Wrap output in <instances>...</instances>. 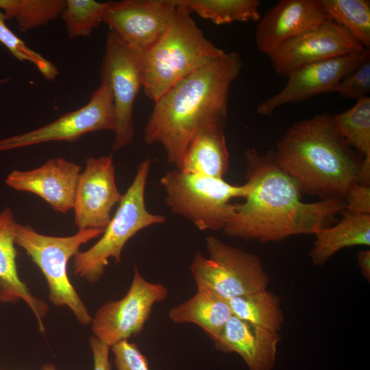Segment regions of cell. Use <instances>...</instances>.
Returning <instances> with one entry per match:
<instances>
[{
  "instance_id": "obj_18",
  "label": "cell",
  "mask_w": 370,
  "mask_h": 370,
  "mask_svg": "<svg viewBox=\"0 0 370 370\" xmlns=\"http://www.w3.org/2000/svg\"><path fill=\"white\" fill-rule=\"evenodd\" d=\"M280 332H271L232 315L214 341L219 351L238 354L249 370H273Z\"/></svg>"
},
{
  "instance_id": "obj_27",
  "label": "cell",
  "mask_w": 370,
  "mask_h": 370,
  "mask_svg": "<svg viewBox=\"0 0 370 370\" xmlns=\"http://www.w3.org/2000/svg\"><path fill=\"white\" fill-rule=\"evenodd\" d=\"M338 132L362 157L370 156V97L357 100L349 110L333 116Z\"/></svg>"
},
{
  "instance_id": "obj_23",
  "label": "cell",
  "mask_w": 370,
  "mask_h": 370,
  "mask_svg": "<svg viewBox=\"0 0 370 370\" xmlns=\"http://www.w3.org/2000/svg\"><path fill=\"white\" fill-rule=\"evenodd\" d=\"M232 315L261 328L280 332L284 316L279 297L268 289L228 299Z\"/></svg>"
},
{
  "instance_id": "obj_17",
  "label": "cell",
  "mask_w": 370,
  "mask_h": 370,
  "mask_svg": "<svg viewBox=\"0 0 370 370\" xmlns=\"http://www.w3.org/2000/svg\"><path fill=\"white\" fill-rule=\"evenodd\" d=\"M82 166L62 158H54L29 171H12L6 184L18 191L36 195L56 212L66 213L73 208Z\"/></svg>"
},
{
  "instance_id": "obj_26",
  "label": "cell",
  "mask_w": 370,
  "mask_h": 370,
  "mask_svg": "<svg viewBox=\"0 0 370 370\" xmlns=\"http://www.w3.org/2000/svg\"><path fill=\"white\" fill-rule=\"evenodd\" d=\"M65 5L66 0H4L1 10L6 19H14L19 29L25 32L47 25L60 16Z\"/></svg>"
},
{
  "instance_id": "obj_5",
  "label": "cell",
  "mask_w": 370,
  "mask_h": 370,
  "mask_svg": "<svg viewBox=\"0 0 370 370\" xmlns=\"http://www.w3.org/2000/svg\"><path fill=\"white\" fill-rule=\"evenodd\" d=\"M151 161H142L134 178L123 194L114 216L104 229L101 237L90 248L73 256L75 274L89 282L99 281L104 273L109 259L119 263L127 242L140 230L163 223L166 217L150 212L145 204V188Z\"/></svg>"
},
{
  "instance_id": "obj_2",
  "label": "cell",
  "mask_w": 370,
  "mask_h": 370,
  "mask_svg": "<svg viewBox=\"0 0 370 370\" xmlns=\"http://www.w3.org/2000/svg\"><path fill=\"white\" fill-rule=\"evenodd\" d=\"M242 66L238 53L226 52L175 84L154 102L144 130L145 143L161 145L168 163L178 168L199 131L225 126L230 86Z\"/></svg>"
},
{
  "instance_id": "obj_35",
  "label": "cell",
  "mask_w": 370,
  "mask_h": 370,
  "mask_svg": "<svg viewBox=\"0 0 370 370\" xmlns=\"http://www.w3.org/2000/svg\"><path fill=\"white\" fill-rule=\"evenodd\" d=\"M42 370H56V369L52 364L47 363L42 366Z\"/></svg>"
},
{
  "instance_id": "obj_10",
  "label": "cell",
  "mask_w": 370,
  "mask_h": 370,
  "mask_svg": "<svg viewBox=\"0 0 370 370\" xmlns=\"http://www.w3.org/2000/svg\"><path fill=\"white\" fill-rule=\"evenodd\" d=\"M100 76L101 82L109 85L113 95L116 128L112 151H117L134 140V107L142 77L138 54L112 31L106 35Z\"/></svg>"
},
{
  "instance_id": "obj_7",
  "label": "cell",
  "mask_w": 370,
  "mask_h": 370,
  "mask_svg": "<svg viewBox=\"0 0 370 370\" xmlns=\"http://www.w3.org/2000/svg\"><path fill=\"white\" fill-rule=\"evenodd\" d=\"M104 230H79L69 236H53L40 234L29 225L16 223L15 243L38 266L47 282L49 299L56 306H67L78 321L91 323L92 317L68 276L67 266L71 258L83 244L101 236Z\"/></svg>"
},
{
  "instance_id": "obj_24",
  "label": "cell",
  "mask_w": 370,
  "mask_h": 370,
  "mask_svg": "<svg viewBox=\"0 0 370 370\" xmlns=\"http://www.w3.org/2000/svg\"><path fill=\"white\" fill-rule=\"evenodd\" d=\"M191 14L217 25L260 19L259 0H176Z\"/></svg>"
},
{
  "instance_id": "obj_8",
  "label": "cell",
  "mask_w": 370,
  "mask_h": 370,
  "mask_svg": "<svg viewBox=\"0 0 370 370\" xmlns=\"http://www.w3.org/2000/svg\"><path fill=\"white\" fill-rule=\"evenodd\" d=\"M205 241L208 258L196 251L190 266L197 288L210 290L227 300L267 289L269 277L259 257L214 236Z\"/></svg>"
},
{
  "instance_id": "obj_29",
  "label": "cell",
  "mask_w": 370,
  "mask_h": 370,
  "mask_svg": "<svg viewBox=\"0 0 370 370\" xmlns=\"http://www.w3.org/2000/svg\"><path fill=\"white\" fill-rule=\"evenodd\" d=\"M6 17L0 10V42L11 54L20 61H27L34 64L44 77L53 81L59 74L58 68L51 61L37 51L29 47L23 40L16 36L6 25Z\"/></svg>"
},
{
  "instance_id": "obj_19",
  "label": "cell",
  "mask_w": 370,
  "mask_h": 370,
  "mask_svg": "<svg viewBox=\"0 0 370 370\" xmlns=\"http://www.w3.org/2000/svg\"><path fill=\"white\" fill-rule=\"evenodd\" d=\"M14 212L5 208L0 212V303L14 304L22 299L34 314L39 330H45L43 318L48 312L47 303L35 297L20 278L16 266Z\"/></svg>"
},
{
  "instance_id": "obj_34",
  "label": "cell",
  "mask_w": 370,
  "mask_h": 370,
  "mask_svg": "<svg viewBox=\"0 0 370 370\" xmlns=\"http://www.w3.org/2000/svg\"><path fill=\"white\" fill-rule=\"evenodd\" d=\"M357 262L364 278L370 281V249L362 250L357 253Z\"/></svg>"
},
{
  "instance_id": "obj_11",
  "label": "cell",
  "mask_w": 370,
  "mask_h": 370,
  "mask_svg": "<svg viewBox=\"0 0 370 370\" xmlns=\"http://www.w3.org/2000/svg\"><path fill=\"white\" fill-rule=\"evenodd\" d=\"M116 128V113L109 85L101 82L88 103L54 121L28 132L0 140V151L52 141L75 142L87 133Z\"/></svg>"
},
{
  "instance_id": "obj_22",
  "label": "cell",
  "mask_w": 370,
  "mask_h": 370,
  "mask_svg": "<svg viewBox=\"0 0 370 370\" xmlns=\"http://www.w3.org/2000/svg\"><path fill=\"white\" fill-rule=\"evenodd\" d=\"M232 316L228 300L206 288H197L191 298L169 312V317L173 323L195 324L213 341Z\"/></svg>"
},
{
  "instance_id": "obj_4",
  "label": "cell",
  "mask_w": 370,
  "mask_h": 370,
  "mask_svg": "<svg viewBox=\"0 0 370 370\" xmlns=\"http://www.w3.org/2000/svg\"><path fill=\"white\" fill-rule=\"evenodd\" d=\"M175 2L176 12L163 37L149 51L136 53L142 88L153 102L182 79L226 53L205 36L184 6Z\"/></svg>"
},
{
  "instance_id": "obj_16",
  "label": "cell",
  "mask_w": 370,
  "mask_h": 370,
  "mask_svg": "<svg viewBox=\"0 0 370 370\" xmlns=\"http://www.w3.org/2000/svg\"><path fill=\"white\" fill-rule=\"evenodd\" d=\"M328 20L321 0H281L259 20L255 34L257 49L268 55Z\"/></svg>"
},
{
  "instance_id": "obj_31",
  "label": "cell",
  "mask_w": 370,
  "mask_h": 370,
  "mask_svg": "<svg viewBox=\"0 0 370 370\" xmlns=\"http://www.w3.org/2000/svg\"><path fill=\"white\" fill-rule=\"evenodd\" d=\"M117 370H150L148 360L136 344L124 340L111 347Z\"/></svg>"
},
{
  "instance_id": "obj_15",
  "label": "cell",
  "mask_w": 370,
  "mask_h": 370,
  "mask_svg": "<svg viewBox=\"0 0 370 370\" xmlns=\"http://www.w3.org/2000/svg\"><path fill=\"white\" fill-rule=\"evenodd\" d=\"M369 58V49L366 48L358 53L299 67L288 75V81L280 92L258 104L256 112L269 116L284 105L303 102L315 95L334 92L348 72Z\"/></svg>"
},
{
  "instance_id": "obj_32",
  "label": "cell",
  "mask_w": 370,
  "mask_h": 370,
  "mask_svg": "<svg viewBox=\"0 0 370 370\" xmlns=\"http://www.w3.org/2000/svg\"><path fill=\"white\" fill-rule=\"evenodd\" d=\"M345 210L352 212L370 214V186L357 184L345 197Z\"/></svg>"
},
{
  "instance_id": "obj_3",
  "label": "cell",
  "mask_w": 370,
  "mask_h": 370,
  "mask_svg": "<svg viewBox=\"0 0 370 370\" xmlns=\"http://www.w3.org/2000/svg\"><path fill=\"white\" fill-rule=\"evenodd\" d=\"M273 155L301 193L321 199H345L358 184L363 159L338 132L328 113L293 124L278 141Z\"/></svg>"
},
{
  "instance_id": "obj_33",
  "label": "cell",
  "mask_w": 370,
  "mask_h": 370,
  "mask_svg": "<svg viewBox=\"0 0 370 370\" xmlns=\"http://www.w3.org/2000/svg\"><path fill=\"white\" fill-rule=\"evenodd\" d=\"M90 347L93 356V370H112L109 359L110 347L95 336L90 338Z\"/></svg>"
},
{
  "instance_id": "obj_30",
  "label": "cell",
  "mask_w": 370,
  "mask_h": 370,
  "mask_svg": "<svg viewBox=\"0 0 370 370\" xmlns=\"http://www.w3.org/2000/svg\"><path fill=\"white\" fill-rule=\"evenodd\" d=\"M334 92L344 99L359 100L370 92V58L348 72L336 86Z\"/></svg>"
},
{
  "instance_id": "obj_20",
  "label": "cell",
  "mask_w": 370,
  "mask_h": 370,
  "mask_svg": "<svg viewBox=\"0 0 370 370\" xmlns=\"http://www.w3.org/2000/svg\"><path fill=\"white\" fill-rule=\"evenodd\" d=\"M229 160L224 126L212 125L199 131L190 140L177 169L223 179Z\"/></svg>"
},
{
  "instance_id": "obj_6",
  "label": "cell",
  "mask_w": 370,
  "mask_h": 370,
  "mask_svg": "<svg viewBox=\"0 0 370 370\" xmlns=\"http://www.w3.org/2000/svg\"><path fill=\"white\" fill-rule=\"evenodd\" d=\"M165 203L172 213L182 216L199 230H223L235 205L234 198H245L249 185H234L223 179L183 171L174 168L160 179Z\"/></svg>"
},
{
  "instance_id": "obj_21",
  "label": "cell",
  "mask_w": 370,
  "mask_h": 370,
  "mask_svg": "<svg viewBox=\"0 0 370 370\" xmlns=\"http://www.w3.org/2000/svg\"><path fill=\"white\" fill-rule=\"evenodd\" d=\"M341 221L332 227L317 232L310 251L312 263L322 266L335 254L345 247L370 245V214L344 210Z\"/></svg>"
},
{
  "instance_id": "obj_25",
  "label": "cell",
  "mask_w": 370,
  "mask_h": 370,
  "mask_svg": "<svg viewBox=\"0 0 370 370\" xmlns=\"http://www.w3.org/2000/svg\"><path fill=\"white\" fill-rule=\"evenodd\" d=\"M328 17L345 28L364 47H370L369 0H321Z\"/></svg>"
},
{
  "instance_id": "obj_14",
  "label": "cell",
  "mask_w": 370,
  "mask_h": 370,
  "mask_svg": "<svg viewBox=\"0 0 370 370\" xmlns=\"http://www.w3.org/2000/svg\"><path fill=\"white\" fill-rule=\"evenodd\" d=\"M122 197L116 184L113 155L88 158L75 190V225L79 230H104Z\"/></svg>"
},
{
  "instance_id": "obj_36",
  "label": "cell",
  "mask_w": 370,
  "mask_h": 370,
  "mask_svg": "<svg viewBox=\"0 0 370 370\" xmlns=\"http://www.w3.org/2000/svg\"><path fill=\"white\" fill-rule=\"evenodd\" d=\"M10 81V78L5 77V78H0V84L8 83Z\"/></svg>"
},
{
  "instance_id": "obj_28",
  "label": "cell",
  "mask_w": 370,
  "mask_h": 370,
  "mask_svg": "<svg viewBox=\"0 0 370 370\" xmlns=\"http://www.w3.org/2000/svg\"><path fill=\"white\" fill-rule=\"evenodd\" d=\"M109 4L94 0H66L60 16L69 38L89 36L103 23Z\"/></svg>"
},
{
  "instance_id": "obj_13",
  "label": "cell",
  "mask_w": 370,
  "mask_h": 370,
  "mask_svg": "<svg viewBox=\"0 0 370 370\" xmlns=\"http://www.w3.org/2000/svg\"><path fill=\"white\" fill-rule=\"evenodd\" d=\"M365 49L349 32L330 19L284 42L267 56L275 71L287 77L302 66Z\"/></svg>"
},
{
  "instance_id": "obj_9",
  "label": "cell",
  "mask_w": 370,
  "mask_h": 370,
  "mask_svg": "<svg viewBox=\"0 0 370 370\" xmlns=\"http://www.w3.org/2000/svg\"><path fill=\"white\" fill-rule=\"evenodd\" d=\"M168 296L162 284L147 280L134 265L133 278L125 295L101 306L92 317L94 336L110 347L141 332L153 305Z\"/></svg>"
},
{
  "instance_id": "obj_12",
  "label": "cell",
  "mask_w": 370,
  "mask_h": 370,
  "mask_svg": "<svg viewBox=\"0 0 370 370\" xmlns=\"http://www.w3.org/2000/svg\"><path fill=\"white\" fill-rule=\"evenodd\" d=\"M175 0H123L110 2L103 23L136 53L155 46L171 26Z\"/></svg>"
},
{
  "instance_id": "obj_1",
  "label": "cell",
  "mask_w": 370,
  "mask_h": 370,
  "mask_svg": "<svg viewBox=\"0 0 370 370\" xmlns=\"http://www.w3.org/2000/svg\"><path fill=\"white\" fill-rule=\"evenodd\" d=\"M245 158L249 191L243 203L234 204L223 230L227 236L270 243L315 234L345 210L342 198L301 201L297 184L278 166L273 151L262 155L255 148L249 149Z\"/></svg>"
}]
</instances>
